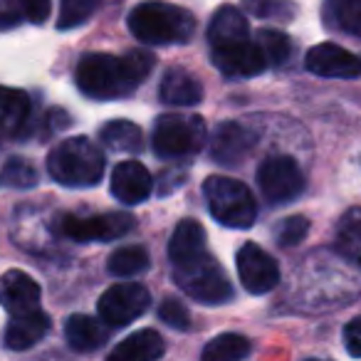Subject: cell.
<instances>
[{
    "label": "cell",
    "mask_w": 361,
    "mask_h": 361,
    "mask_svg": "<svg viewBox=\"0 0 361 361\" xmlns=\"http://www.w3.org/2000/svg\"><path fill=\"white\" fill-rule=\"evenodd\" d=\"M151 188H154L151 173L139 161H124L111 173V193L124 206H139V203H144L151 196Z\"/></svg>",
    "instance_id": "9a60e30c"
},
{
    "label": "cell",
    "mask_w": 361,
    "mask_h": 361,
    "mask_svg": "<svg viewBox=\"0 0 361 361\" xmlns=\"http://www.w3.org/2000/svg\"><path fill=\"white\" fill-rule=\"evenodd\" d=\"M344 344H346V351L359 359L361 356V317H354V319L344 326Z\"/></svg>",
    "instance_id": "d590c367"
},
{
    "label": "cell",
    "mask_w": 361,
    "mask_h": 361,
    "mask_svg": "<svg viewBox=\"0 0 361 361\" xmlns=\"http://www.w3.org/2000/svg\"><path fill=\"white\" fill-rule=\"evenodd\" d=\"M257 186L267 203H290L305 191V176L292 156L275 154L267 156L257 169Z\"/></svg>",
    "instance_id": "52a82bcc"
},
{
    "label": "cell",
    "mask_w": 361,
    "mask_h": 361,
    "mask_svg": "<svg viewBox=\"0 0 361 361\" xmlns=\"http://www.w3.org/2000/svg\"><path fill=\"white\" fill-rule=\"evenodd\" d=\"M65 336L67 344L75 351H94L109 339V329L104 326V322L94 319V317L75 314L67 319Z\"/></svg>",
    "instance_id": "ffe728a7"
},
{
    "label": "cell",
    "mask_w": 361,
    "mask_h": 361,
    "mask_svg": "<svg viewBox=\"0 0 361 361\" xmlns=\"http://www.w3.org/2000/svg\"><path fill=\"white\" fill-rule=\"evenodd\" d=\"M235 265L243 287L252 295H265V292L275 290L280 282V267H277L275 257L255 243H245L238 250Z\"/></svg>",
    "instance_id": "30bf717a"
},
{
    "label": "cell",
    "mask_w": 361,
    "mask_h": 361,
    "mask_svg": "<svg viewBox=\"0 0 361 361\" xmlns=\"http://www.w3.org/2000/svg\"><path fill=\"white\" fill-rule=\"evenodd\" d=\"M257 45L262 47L267 57V65H285L292 55V42L280 30H262L257 35Z\"/></svg>",
    "instance_id": "4dcf8cb0"
},
{
    "label": "cell",
    "mask_w": 361,
    "mask_h": 361,
    "mask_svg": "<svg viewBox=\"0 0 361 361\" xmlns=\"http://www.w3.org/2000/svg\"><path fill=\"white\" fill-rule=\"evenodd\" d=\"M99 8V0H60V20L57 27L60 30H72L87 23L94 11Z\"/></svg>",
    "instance_id": "f546056e"
},
{
    "label": "cell",
    "mask_w": 361,
    "mask_h": 361,
    "mask_svg": "<svg viewBox=\"0 0 361 361\" xmlns=\"http://www.w3.org/2000/svg\"><path fill=\"white\" fill-rule=\"evenodd\" d=\"M305 65L312 75L326 77V80H354L361 75L359 57L334 42H322L312 47L305 57Z\"/></svg>",
    "instance_id": "8fae6325"
},
{
    "label": "cell",
    "mask_w": 361,
    "mask_h": 361,
    "mask_svg": "<svg viewBox=\"0 0 361 361\" xmlns=\"http://www.w3.org/2000/svg\"><path fill=\"white\" fill-rule=\"evenodd\" d=\"M154 70V55L146 50H131L124 57L90 52L80 60L75 72L77 87L92 99H119L146 80Z\"/></svg>",
    "instance_id": "6da1fadb"
},
{
    "label": "cell",
    "mask_w": 361,
    "mask_h": 361,
    "mask_svg": "<svg viewBox=\"0 0 361 361\" xmlns=\"http://www.w3.org/2000/svg\"><path fill=\"white\" fill-rule=\"evenodd\" d=\"M159 317L173 329H188V324H191V314H188L186 305H180L173 297L164 300V305L159 307Z\"/></svg>",
    "instance_id": "d6a6232c"
},
{
    "label": "cell",
    "mask_w": 361,
    "mask_h": 361,
    "mask_svg": "<svg viewBox=\"0 0 361 361\" xmlns=\"http://www.w3.org/2000/svg\"><path fill=\"white\" fill-rule=\"evenodd\" d=\"M310 361H317V359H310Z\"/></svg>",
    "instance_id": "8d00e7d4"
},
{
    "label": "cell",
    "mask_w": 361,
    "mask_h": 361,
    "mask_svg": "<svg viewBox=\"0 0 361 361\" xmlns=\"http://www.w3.org/2000/svg\"><path fill=\"white\" fill-rule=\"evenodd\" d=\"M250 354V339L243 334H221L206 344L201 361H243Z\"/></svg>",
    "instance_id": "cb8c5ba5"
},
{
    "label": "cell",
    "mask_w": 361,
    "mask_h": 361,
    "mask_svg": "<svg viewBox=\"0 0 361 361\" xmlns=\"http://www.w3.org/2000/svg\"><path fill=\"white\" fill-rule=\"evenodd\" d=\"M151 305V295L144 285L139 282H121V285H111L104 295L97 302V312L99 319L106 326H126L134 319H139Z\"/></svg>",
    "instance_id": "ba28073f"
},
{
    "label": "cell",
    "mask_w": 361,
    "mask_h": 361,
    "mask_svg": "<svg viewBox=\"0 0 361 361\" xmlns=\"http://www.w3.org/2000/svg\"><path fill=\"white\" fill-rule=\"evenodd\" d=\"M213 65L228 77H255L267 70V57L257 42L243 40L235 45L213 47Z\"/></svg>",
    "instance_id": "7c38bea8"
},
{
    "label": "cell",
    "mask_w": 361,
    "mask_h": 361,
    "mask_svg": "<svg viewBox=\"0 0 361 361\" xmlns=\"http://www.w3.org/2000/svg\"><path fill=\"white\" fill-rule=\"evenodd\" d=\"M40 305V285L20 270H11L0 277V307L11 317L35 312Z\"/></svg>",
    "instance_id": "5bb4252c"
},
{
    "label": "cell",
    "mask_w": 361,
    "mask_h": 361,
    "mask_svg": "<svg viewBox=\"0 0 361 361\" xmlns=\"http://www.w3.org/2000/svg\"><path fill=\"white\" fill-rule=\"evenodd\" d=\"M50 331V317L45 312H25V314H16L6 329V344L13 351H25L32 349L42 336Z\"/></svg>",
    "instance_id": "e0dca14e"
},
{
    "label": "cell",
    "mask_w": 361,
    "mask_h": 361,
    "mask_svg": "<svg viewBox=\"0 0 361 361\" xmlns=\"http://www.w3.org/2000/svg\"><path fill=\"white\" fill-rule=\"evenodd\" d=\"M203 250H206V233H203V228L198 226L196 221H191V218L180 221L178 226H176L173 235H171V243H169L171 265L188 260V257L198 255V252H203Z\"/></svg>",
    "instance_id": "44dd1931"
},
{
    "label": "cell",
    "mask_w": 361,
    "mask_h": 361,
    "mask_svg": "<svg viewBox=\"0 0 361 361\" xmlns=\"http://www.w3.org/2000/svg\"><path fill=\"white\" fill-rule=\"evenodd\" d=\"M30 114V99L25 92L0 87V126L8 131L20 129Z\"/></svg>",
    "instance_id": "d4e9b609"
},
{
    "label": "cell",
    "mask_w": 361,
    "mask_h": 361,
    "mask_svg": "<svg viewBox=\"0 0 361 361\" xmlns=\"http://www.w3.org/2000/svg\"><path fill=\"white\" fill-rule=\"evenodd\" d=\"M159 97L169 106H193L203 99V85L188 70L173 67L161 80Z\"/></svg>",
    "instance_id": "2e32d148"
},
{
    "label": "cell",
    "mask_w": 361,
    "mask_h": 361,
    "mask_svg": "<svg viewBox=\"0 0 361 361\" xmlns=\"http://www.w3.org/2000/svg\"><path fill=\"white\" fill-rule=\"evenodd\" d=\"M109 272L116 277H131L139 275L149 267V250L141 245H124L116 247L114 252L109 255Z\"/></svg>",
    "instance_id": "484cf974"
},
{
    "label": "cell",
    "mask_w": 361,
    "mask_h": 361,
    "mask_svg": "<svg viewBox=\"0 0 361 361\" xmlns=\"http://www.w3.org/2000/svg\"><path fill=\"white\" fill-rule=\"evenodd\" d=\"M23 6L20 0H0V30L16 27L23 20Z\"/></svg>",
    "instance_id": "e575fe53"
},
{
    "label": "cell",
    "mask_w": 361,
    "mask_h": 361,
    "mask_svg": "<svg viewBox=\"0 0 361 361\" xmlns=\"http://www.w3.org/2000/svg\"><path fill=\"white\" fill-rule=\"evenodd\" d=\"M99 139L104 146H109L111 151H129V154H136L144 146V134L141 129L134 124V121L126 119H114L109 124L102 126Z\"/></svg>",
    "instance_id": "603a6c76"
},
{
    "label": "cell",
    "mask_w": 361,
    "mask_h": 361,
    "mask_svg": "<svg viewBox=\"0 0 361 361\" xmlns=\"http://www.w3.org/2000/svg\"><path fill=\"white\" fill-rule=\"evenodd\" d=\"M136 226L129 213H102V216H62L60 233L70 240L92 243V240H116L131 233Z\"/></svg>",
    "instance_id": "9c48e42d"
},
{
    "label": "cell",
    "mask_w": 361,
    "mask_h": 361,
    "mask_svg": "<svg viewBox=\"0 0 361 361\" xmlns=\"http://www.w3.org/2000/svg\"><path fill=\"white\" fill-rule=\"evenodd\" d=\"M47 171L62 186L90 188L97 186L104 176V154L85 136H72L50 151Z\"/></svg>",
    "instance_id": "3957f363"
},
{
    "label": "cell",
    "mask_w": 361,
    "mask_h": 361,
    "mask_svg": "<svg viewBox=\"0 0 361 361\" xmlns=\"http://www.w3.org/2000/svg\"><path fill=\"white\" fill-rule=\"evenodd\" d=\"M243 40H250L247 18L233 6H223L221 11H216L211 25H208V42H211V50L213 47L235 45V42H243Z\"/></svg>",
    "instance_id": "ac0fdd59"
},
{
    "label": "cell",
    "mask_w": 361,
    "mask_h": 361,
    "mask_svg": "<svg viewBox=\"0 0 361 361\" xmlns=\"http://www.w3.org/2000/svg\"><path fill=\"white\" fill-rule=\"evenodd\" d=\"M20 6L27 20L35 23V25H42V23L50 18L52 0H20Z\"/></svg>",
    "instance_id": "836d02e7"
},
{
    "label": "cell",
    "mask_w": 361,
    "mask_h": 361,
    "mask_svg": "<svg viewBox=\"0 0 361 361\" xmlns=\"http://www.w3.org/2000/svg\"><path fill=\"white\" fill-rule=\"evenodd\" d=\"M206 146V121L196 114L171 111L156 119L154 149L164 159L191 156Z\"/></svg>",
    "instance_id": "8992f818"
},
{
    "label": "cell",
    "mask_w": 361,
    "mask_h": 361,
    "mask_svg": "<svg viewBox=\"0 0 361 361\" xmlns=\"http://www.w3.org/2000/svg\"><path fill=\"white\" fill-rule=\"evenodd\" d=\"M37 171L35 166L27 159H20V156H13V159L6 161L3 171H0V186L6 188H32L37 186Z\"/></svg>",
    "instance_id": "83f0119b"
},
{
    "label": "cell",
    "mask_w": 361,
    "mask_h": 361,
    "mask_svg": "<svg viewBox=\"0 0 361 361\" xmlns=\"http://www.w3.org/2000/svg\"><path fill=\"white\" fill-rule=\"evenodd\" d=\"M336 243H339V250L344 252L349 260L361 265V208H351L339 221Z\"/></svg>",
    "instance_id": "4316f807"
},
{
    "label": "cell",
    "mask_w": 361,
    "mask_h": 361,
    "mask_svg": "<svg viewBox=\"0 0 361 361\" xmlns=\"http://www.w3.org/2000/svg\"><path fill=\"white\" fill-rule=\"evenodd\" d=\"M257 134L240 121H226L211 139V159L223 166H238L252 151Z\"/></svg>",
    "instance_id": "4fadbf2b"
},
{
    "label": "cell",
    "mask_w": 361,
    "mask_h": 361,
    "mask_svg": "<svg viewBox=\"0 0 361 361\" xmlns=\"http://www.w3.org/2000/svg\"><path fill=\"white\" fill-rule=\"evenodd\" d=\"M164 356V339L156 329H141L126 336L109 351L106 361H159Z\"/></svg>",
    "instance_id": "d6986e66"
},
{
    "label": "cell",
    "mask_w": 361,
    "mask_h": 361,
    "mask_svg": "<svg viewBox=\"0 0 361 361\" xmlns=\"http://www.w3.org/2000/svg\"><path fill=\"white\" fill-rule=\"evenodd\" d=\"M211 216L228 228H250L257 218V203L250 188L238 178L228 176H208L203 183Z\"/></svg>",
    "instance_id": "5b68a950"
},
{
    "label": "cell",
    "mask_w": 361,
    "mask_h": 361,
    "mask_svg": "<svg viewBox=\"0 0 361 361\" xmlns=\"http://www.w3.org/2000/svg\"><path fill=\"white\" fill-rule=\"evenodd\" d=\"M307 233H310V221H307V218H302V216H290V218H285V221L280 223L275 238H277V243H280V245L295 247V245H300V243L305 240Z\"/></svg>",
    "instance_id": "1f68e13d"
},
{
    "label": "cell",
    "mask_w": 361,
    "mask_h": 361,
    "mask_svg": "<svg viewBox=\"0 0 361 361\" xmlns=\"http://www.w3.org/2000/svg\"><path fill=\"white\" fill-rule=\"evenodd\" d=\"M245 11L260 20L290 23L297 13V6L292 0H245Z\"/></svg>",
    "instance_id": "f1b7e54d"
},
{
    "label": "cell",
    "mask_w": 361,
    "mask_h": 361,
    "mask_svg": "<svg viewBox=\"0 0 361 361\" xmlns=\"http://www.w3.org/2000/svg\"><path fill=\"white\" fill-rule=\"evenodd\" d=\"M324 23L331 30L361 40V0H326Z\"/></svg>",
    "instance_id": "7402d4cb"
},
{
    "label": "cell",
    "mask_w": 361,
    "mask_h": 361,
    "mask_svg": "<svg viewBox=\"0 0 361 361\" xmlns=\"http://www.w3.org/2000/svg\"><path fill=\"white\" fill-rule=\"evenodd\" d=\"M129 30L144 45H176L193 37L196 18L173 3L146 0L129 13Z\"/></svg>",
    "instance_id": "7a4b0ae2"
},
{
    "label": "cell",
    "mask_w": 361,
    "mask_h": 361,
    "mask_svg": "<svg viewBox=\"0 0 361 361\" xmlns=\"http://www.w3.org/2000/svg\"><path fill=\"white\" fill-rule=\"evenodd\" d=\"M173 280L191 300L203 305H226L233 300V285L216 257L206 250L173 265Z\"/></svg>",
    "instance_id": "277c9868"
}]
</instances>
